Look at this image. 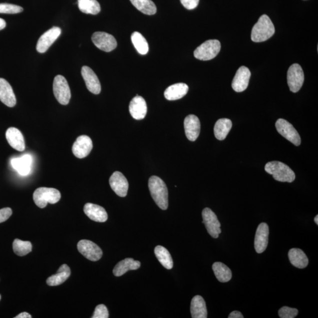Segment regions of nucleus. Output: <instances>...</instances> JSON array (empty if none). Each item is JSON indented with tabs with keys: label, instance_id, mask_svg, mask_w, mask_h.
Here are the masks:
<instances>
[{
	"label": "nucleus",
	"instance_id": "37",
	"mask_svg": "<svg viewBox=\"0 0 318 318\" xmlns=\"http://www.w3.org/2000/svg\"><path fill=\"white\" fill-rule=\"evenodd\" d=\"M281 318H294L298 316V310L288 307L281 308L278 312Z\"/></svg>",
	"mask_w": 318,
	"mask_h": 318
},
{
	"label": "nucleus",
	"instance_id": "38",
	"mask_svg": "<svg viewBox=\"0 0 318 318\" xmlns=\"http://www.w3.org/2000/svg\"><path fill=\"white\" fill-rule=\"evenodd\" d=\"M109 317V311L104 305H98L95 309L93 318H108Z\"/></svg>",
	"mask_w": 318,
	"mask_h": 318
},
{
	"label": "nucleus",
	"instance_id": "32",
	"mask_svg": "<svg viewBox=\"0 0 318 318\" xmlns=\"http://www.w3.org/2000/svg\"><path fill=\"white\" fill-rule=\"evenodd\" d=\"M78 6L82 12L96 15L101 10L100 5L97 0H78Z\"/></svg>",
	"mask_w": 318,
	"mask_h": 318
},
{
	"label": "nucleus",
	"instance_id": "18",
	"mask_svg": "<svg viewBox=\"0 0 318 318\" xmlns=\"http://www.w3.org/2000/svg\"><path fill=\"white\" fill-rule=\"evenodd\" d=\"M184 127L186 136L189 140L194 142L198 138L201 132V123L198 117L193 114L187 116L184 121Z\"/></svg>",
	"mask_w": 318,
	"mask_h": 318
},
{
	"label": "nucleus",
	"instance_id": "19",
	"mask_svg": "<svg viewBox=\"0 0 318 318\" xmlns=\"http://www.w3.org/2000/svg\"><path fill=\"white\" fill-rule=\"evenodd\" d=\"M129 111L131 116L134 119L138 120L143 119L146 115L147 111L145 100L142 97L137 95L130 101Z\"/></svg>",
	"mask_w": 318,
	"mask_h": 318
},
{
	"label": "nucleus",
	"instance_id": "13",
	"mask_svg": "<svg viewBox=\"0 0 318 318\" xmlns=\"http://www.w3.org/2000/svg\"><path fill=\"white\" fill-rule=\"evenodd\" d=\"M92 149V140L87 136L82 135L75 140L72 147V151L73 155L77 158L83 159L89 155Z\"/></svg>",
	"mask_w": 318,
	"mask_h": 318
},
{
	"label": "nucleus",
	"instance_id": "35",
	"mask_svg": "<svg viewBox=\"0 0 318 318\" xmlns=\"http://www.w3.org/2000/svg\"><path fill=\"white\" fill-rule=\"evenodd\" d=\"M12 248L16 255L23 257L31 252L32 245L30 242L22 241L16 239L13 242Z\"/></svg>",
	"mask_w": 318,
	"mask_h": 318
},
{
	"label": "nucleus",
	"instance_id": "33",
	"mask_svg": "<svg viewBox=\"0 0 318 318\" xmlns=\"http://www.w3.org/2000/svg\"><path fill=\"white\" fill-rule=\"evenodd\" d=\"M132 4L140 11L146 15L155 14L156 6L152 0H130Z\"/></svg>",
	"mask_w": 318,
	"mask_h": 318
},
{
	"label": "nucleus",
	"instance_id": "7",
	"mask_svg": "<svg viewBox=\"0 0 318 318\" xmlns=\"http://www.w3.org/2000/svg\"><path fill=\"white\" fill-rule=\"evenodd\" d=\"M203 223L205 224L206 230L213 238L217 239L221 234V223L217 216L211 209L206 208L202 211Z\"/></svg>",
	"mask_w": 318,
	"mask_h": 318
},
{
	"label": "nucleus",
	"instance_id": "43",
	"mask_svg": "<svg viewBox=\"0 0 318 318\" xmlns=\"http://www.w3.org/2000/svg\"><path fill=\"white\" fill-rule=\"evenodd\" d=\"M5 26H6V22L4 19H3L0 18V30H1V29H4L5 27Z\"/></svg>",
	"mask_w": 318,
	"mask_h": 318
},
{
	"label": "nucleus",
	"instance_id": "22",
	"mask_svg": "<svg viewBox=\"0 0 318 318\" xmlns=\"http://www.w3.org/2000/svg\"><path fill=\"white\" fill-rule=\"evenodd\" d=\"M84 212L91 220L97 222H105L108 215L106 210L101 206L88 203L84 205Z\"/></svg>",
	"mask_w": 318,
	"mask_h": 318
},
{
	"label": "nucleus",
	"instance_id": "15",
	"mask_svg": "<svg viewBox=\"0 0 318 318\" xmlns=\"http://www.w3.org/2000/svg\"><path fill=\"white\" fill-rule=\"evenodd\" d=\"M111 188L120 197H126L129 189V183L123 174L119 172H114L109 179Z\"/></svg>",
	"mask_w": 318,
	"mask_h": 318
},
{
	"label": "nucleus",
	"instance_id": "26",
	"mask_svg": "<svg viewBox=\"0 0 318 318\" xmlns=\"http://www.w3.org/2000/svg\"><path fill=\"white\" fill-rule=\"evenodd\" d=\"M140 265L139 261H134L132 258H126L116 265L113 270V274L116 277H121L128 271L138 270Z\"/></svg>",
	"mask_w": 318,
	"mask_h": 318
},
{
	"label": "nucleus",
	"instance_id": "5",
	"mask_svg": "<svg viewBox=\"0 0 318 318\" xmlns=\"http://www.w3.org/2000/svg\"><path fill=\"white\" fill-rule=\"evenodd\" d=\"M221 45L217 40H209L203 42L194 51V56L200 60L207 61L214 58L220 52Z\"/></svg>",
	"mask_w": 318,
	"mask_h": 318
},
{
	"label": "nucleus",
	"instance_id": "1",
	"mask_svg": "<svg viewBox=\"0 0 318 318\" xmlns=\"http://www.w3.org/2000/svg\"><path fill=\"white\" fill-rule=\"evenodd\" d=\"M149 188L151 196L157 205L162 210L168 208V191L165 183L156 176L150 177Z\"/></svg>",
	"mask_w": 318,
	"mask_h": 318
},
{
	"label": "nucleus",
	"instance_id": "21",
	"mask_svg": "<svg viewBox=\"0 0 318 318\" xmlns=\"http://www.w3.org/2000/svg\"><path fill=\"white\" fill-rule=\"evenodd\" d=\"M0 101L9 107L15 106L17 102L11 85L2 78H0Z\"/></svg>",
	"mask_w": 318,
	"mask_h": 318
},
{
	"label": "nucleus",
	"instance_id": "25",
	"mask_svg": "<svg viewBox=\"0 0 318 318\" xmlns=\"http://www.w3.org/2000/svg\"><path fill=\"white\" fill-rule=\"evenodd\" d=\"M191 313L193 318H206L208 317L206 303L201 296L196 295L193 298L191 305Z\"/></svg>",
	"mask_w": 318,
	"mask_h": 318
},
{
	"label": "nucleus",
	"instance_id": "36",
	"mask_svg": "<svg viewBox=\"0 0 318 318\" xmlns=\"http://www.w3.org/2000/svg\"><path fill=\"white\" fill-rule=\"evenodd\" d=\"M23 11V8L17 5L2 3L0 4V13L2 14H17Z\"/></svg>",
	"mask_w": 318,
	"mask_h": 318
},
{
	"label": "nucleus",
	"instance_id": "45",
	"mask_svg": "<svg viewBox=\"0 0 318 318\" xmlns=\"http://www.w3.org/2000/svg\"><path fill=\"white\" fill-rule=\"evenodd\" d=\"M0 300H1V295H0Z\"/></svg>",
	"mask_w": 318,
	"mask_h": 318
},
{
	"label": "nucleus",
	"instance_id": "39",
	"mask_svg": "<svg viewBox=\"0 0 318 318\" xmlns=\"http://www.w3.org/2000/svg\"><path fill=\"white\" fill-rule=\"evenodd\" d=\"M12 214V210L9 208L0 209V223L4 222L10 217Z\"/></svg>",
	"mask_w": 318,
	"mask_h": 318
},
{
	"label": "nucleus",
	"instance_id": "23",
	"mask_svg": "<svg viewBox=\"0 0 318 318\" xmlns=\"http://www.w3.org/2000/svg\"><path fill=\"white\" fill-rule=\"evenodd\" d=\"M32 159L31 155H24L11 160V165L19 175H28L31 172Z\"/></svg>",
	"mask_w": 318,
	"mask_h": 318
},
{
	"label": "nucleus",
	"instance_id": "17",
	"mask_svg": "<svg viewBox=\"0 0 318 318\" xmlns=\"http://www.w3.org/2000/svg\"><path fill=\"white\" fill-rule=\"evenodd\" d=\"M81 75L87 89L94 94H99L101 91V84L93 70L87 66H83L81 68Z\"/></svg>",
	"mask_w": 318,
	"mask_h": 318
},
{
	"label": "nucleus",
	"instance_id": "4",
	"mask_svg": "<svg viewBox=\"0 0 318 318\" xmlns=\"http://www.w3.org/2000/svg\"><path fill=\"white\" fill-rule=\"evenodd\" d=\"M60 198V192L54 188H39L33 194L34 203L40 208L46 207L47 203L55 204Z\"/></svg>",
	"mask_w": 318,
	"mask_h": 318
},
{
	"label": "nucleus",
	"instance_id": "9",
	"mask_svg": "<svg viewBox=\"0 0 318 318\" xmlns=\"http://www.w3.org/2000/svg\"><path fill=\"white\" fill-rule=\"evenodd\" d=\"M288 84L292 92L299 91L304 82L303 68L298 64H294L290 67L287 73Z\"/></svg>",
	"mask_w": 318,
	"mask_h": 318
},
{
	"label": "nucleus",
	"instance_id": "31",
	"mask_svg": "<svg viewBox=\"0 0 318 318\" xmlns=\"http://www.w3.org/2000/svg\"><path fill=\"white\" fill-rule=\"evenodd\" d=\"M156 257L160 263L167 270H171L173 267V262L169 252L162 246H157L155 249Z\"/></svg>",
	"mask_w": 318,
	"mask_h": 318
},
{
	"label": "nucleus",
	"instance_id": "27",
	"mask_svg": "<svg viewBox=\"0 0 318 318\" xmlns=\"http://www.w3.org/2000/svg\"><path fill=\"white\" fill-rule=\"evenodd\" d=\"M288 257H289L291 264L298 268H306L309 263L306 254L300 249H291L288 253Z\"/></svg>",
	"mask_w": 318,
	"mask_h": 318
},
{
	"label": "nucleus",
	"instance_id": "8",
	"mask_svg": "<svg viewBox=\"0 0 318 318\" xmlns=\"http://www.w3.org/2000/svg\"><path fill=\"white\" fill-rule=\"evenodd\" d=\"M275 126H276L278 132L285 139L290 141L295 146H298L301 145V137L293 124L286 120L280 119L277 120Z\"/></svg>",
	"mask_w": 318,
	"mask_h": 318
},
{
	"label": "nucleus",
	"instance_id": "3",
	"mask_svg": "<svg viewBox=\"0 0 318 318\" xmlns=\"http://www.w3.org/2000/svg\"><path fill=\"white\" fill-rule=\"evenodd\" d=\"M265 171L273 176L279 182L291 183L295 179L293 170L285 163L278 161L268 162L265 167Z\"/></svg>",
	"mask_w": 318,
	"mask_h": 318
},
{
	"label": "nucleus",
	"instance_id": "12",
	"mask_svg": "<svg viewBox=\"0 0 318 318\" xmlns=\"http://www.w3.org/2000/svg\"><path fill=\"white\" fill-rule=\"evenodd\" d=\"M61 29L58 27H54L42 34L38 39L36 49L40 53L46 52L51 45L61 34Z\"/></svg>",
	"mask_w": 318,
	"mask_h": 318
},
{
	"label": "nucleus",
	"instance_id": "11",
	"mask_svg": "<svg viewBox=\"0 0 318 318\" xmlns=\"http://www.w3.org/2000/svg\"><path fill=\"white\" fill-rule=\"evenodd\" d=\"M77 249L80 253L91 261L100 260L103 256L101 248L94 242L88 240H81L77 244Z\"/></svg>",
	"mask_w": 318,
	"mask_h": 318
},
{
	"label": "nucleus",
	"instance_id": "16",
	"mask_svg": "<svg viewBox=\"0 0 318 318\" xmlns=\"http://www.w3.org/2000/svg\"><path fill=\"white\" fill-rule=\"evenodd\" d=\"M251 71L245 66L239 68L232 81V87L237 92H242L248 87L251 78Z\"/></svg>",
	"mask_w": 318,
	"mask_h": 318
},
{
	"label": "nucleus",
	"instance_id": "42",
	"mask_svg": "<svg viewBox=\"0 0 318 318\" xmlns=\"http://www.w3.org/2000/svg\"><path fill=\"white\" fill-rule=\"evenodd\" d=\"M32 317L31 315H29L27 313H22L18 315L17 316H16L15 318H31Z\"/></svg>",
	"mask_w": 318,
	"mask_h": 318
},
{
	"label": "nucleus",
	"instance_id": "30",
	"mask_svg": "<svg viewBox=\"0 0 318 318\" xmlns=\"http://www.w3.org/2000/svg\"><path fill=\"white\" fill-rule=\"evenodd\" d=\"M212 269L216 278L221 283H228L231 280L232 277L231 270L222 262H215L213 265Z\"/></svg>",
	"mask_w": 318,
	"mask_h": 318
},
{
	"label": "nucleus",
	"instance_id": "20",
	"mask_svg": "<svg viewBox=\"0 0 318 318\" xmlns=\"http://www.w3.org/2000/svg\"><path fill=\"white\" fill-rule=\"evenodd\" d=\"M6 139L9 145L13 149L22 152L25 148V141L23 135L17 128L9 127L6 130Z\"/></svg>",
	"mask_w": 318,
	"mask_h": 318
},
{
	"label": "nucleus",
	"instance_id": "24",
	"mask_svg": "<svg viewBox=\"0 0 318 318\" xmlns=\"http://www.w3.org/2000/svg\"><path fill=\"white\" fill-rule=\"evenodd\" d=\"M189 87L185 83H176L166 88L165 97L167 100L172 101L180 99L188 93Z\"/></svg>",
	"mask_w": 318,
	"mask_h": 318
},
{
	"label": "nucleus",
	"instance_id": "34",
	"mask_svg": "<svg viewBox=\"0 0 318 318\" xmlns=\"http://www.w3.org/2000/svg\"><path fill=\"white\" fill-rule=\"evenodd\" d=\"M131 40L139 53L145 55L149 51V44L145 37L139 32H134L131 35Z\"/></svg>",
	"mask_w": 318,
	"mask_h": 318
},
{
	"label": "nucleus",
	"instance_id": "40",
	"mask_svg": "<svg viewBox=\"0 0 318 318\" xmlns=\"http://www.w3.org/2000/svg\"><path fill=\"white\" fill-rule=\"evenodd\" d=\"M182 5L188 9H193L198 5L199 0H180Z\"/></svg>",
	"mask_w": 318,
	"mask_h": 318
},
{
	"label": "nucleus",
	"instance_id": "44",
	"mask_svg": "<svg viewBox=\"0 0 318 318\" xmlns=\"http://www.w3.org/2000/svg\"><path fill=\"white\" fill-rule=\"evenodd\" d=\"M314 221L315 222H316V224L318 225V215H317L316 217H315Z\"/></svg>",
	"mask_w": 318,
	"mask_h": 318
},
{
	"label": "nucleus",
	"instance_id": "41",
	"mask_svg": "<svg viewBox=\"0 0 318 318\" xmlns=\"http://www.w3.org/2000/svg\"><path fill=\"white\" fill-rule=\"evenodd\" d=\"M229 318H243L244 317L241 313L239 312L238 311H233L228 317Z\"/></svg>",
	"mask_w": 318,
	"mask_h": 318
},
{
	"label": "nucleus",
	"instance_id": "14",
	"mask_svg": "<svg viewBox=\"0 0 318 318\" xmlns=\"http://www.w3.org/2000/svg\"><path fill=\"white\" fill-rule=\"evenodd\" d=\"M270 235V229L266 223H262L258 226L256 232L254 246L256 252L262 254L266 250Z\"/></svg>",
	"mask_w": 318,
	"mask_h": 318
},
{
	"label": "nucleus",
	"instance_id": "2",
	"mask_svg": "<svg viewBox=\"0 0 318 318\" xmlns=\"http://www.w3.org/2000/svg\"><path fill=\"white\" fill-rule=\"evenodd\" d=\"M275 32L273 22L267 15L264 14L252 28L251 39L256 42L265 41L270 38L275 34Z\"/></svg>",
	"mask_w": 318,
	"mask_h": 318
},
{
	"label": "nucleus",
	"instance_id": "29",
	"mask_svg": "<svg viewBox=\"0 0 318 318\" xmlns=\"http://www.w3.org/2000/svg\"><path fill=\"white\" fill-rule=\"evenodd\" d=\"M232 123L230 119H221L216 122L214 127L216 138L224 140L232 129Z\"/></svg>",
	"mask_w": 318,
	"mask_h": 318
},
{
	"label": "nucleus",
	"instance_id": "10",
	"mask_svg": "<svg viewBox=\"0 0 318 318\" xmlns=\"http://www.w3.org/2000/svg\"><path fill=\"white\" fill-rule=\"evenodd\" d=\"M91 40L100 50L110 52L117 47V41L112 35L105 32H96L92 35Z\"/></svg>",
	"mask_w": 318,
	"mask_h": 318
},
{
	"label": "nucleus",
	"instance_id": "6",
	"mask_svg": "<svg viewBox=\"0 0 318 318\" xmlns=\"http://www.w3.org/2000/svg\"><path fill=\"white\" fill-rule=\"evenodd\" d=\"M53 93L56 99L62 105L69 103L71 91L67 81L65 77L58 75L53 82Z\"/></svg>",
	"mask_w": 318,
	"mask_h": 318
},
{
	"label": "nucleus",
	"instance_id": "28",
	"mask_svg": "<svg viewBox=\"0 0 318 318\" xmlns=\"http://www.w3.org/2000/svg\"><path fill=\"white\" fill-rule=\"evenodd\" d=\"M71 271L67 265H61L56 273L49 277L47 280V284L49 286H58L64 283L70 276Z\"/></svg>",
	"mask_w": 318,
	"mask_h": 318
}]
</instances>
